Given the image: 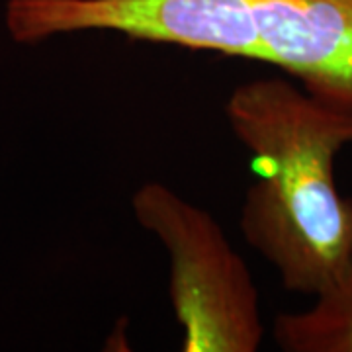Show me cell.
<instances>
[{
    "mask_svg": "<svg viewBox=\"0 0 352 352\" xmlns=\"http://www.w3.org/2000/svg\"><path fill=\"white\" fill-rule=\"evenodd\" d=\"M264 63L352 108V0H251Z\"/></svg>",
    "mask_w": 352,
    "mask_h": 352,
    "instance_id": "277c9868",
    "label": "cell"
},
{
    "mask_svg": "<svg viewBox=\"0 0 352 352\" xmlns=\"http://www.w3.org/2000/svg\"><path fill=\"white\" fill-rule=\"evenodd\" d=\"M272 331L286 352H352V266L311 307L278 315Z\"/></svg>",
    "mask_w": 352,
    "mask_h": 352,
    "instance_id": "5b68a950",
    "label": "cell"
},
{
    "mask_svg": "<svg viewBox=\"0 0 352 352\" xmlns=\"http://www.w3.org/2000/svg\"><path fill=\"white\" fill-rule=\"evenodd\" d=\"M131 210L168 254L182 351H258L264 337L258 289L214 215L163 182L135 190Z\"/></svg>",
    "mask_w": 352,
    "mask_h": 352,
    "instance_id": "7a4b0ae2",
    "label": "cell"
},
{
    "mask_svg": "<svg viewBox=\"0 0 352 352\" xmlns=\"http://www.w3.org/2000/svg\"><path fill=\"white\" fill-rule=\"evenodd\" d=\"M4 25L20 45L116 32L264 63L251 0H6Z\"/></svg>",
    "mask_w": 352,
    "mask_h": 352,
    "instance_id": "3957f363",
    "label": "cell"
},
{
    "mask_svg": "<svg viewBox=\"0 0 352 352\" xmlns=\"http://www.w3.org/2000/svg\"><path fill=\"white\" fill-rule=\"evenodd\" d=\"M226 116L256 173L241 206L243 237L284 288L319 296L352 266V200L335 180V159L352 145V108L268 76L235 88Z\"/></svg>",
    "mask_w": 352,
    "mask_h": 352,
    "instance_id": "6da1fadb",
    "label": "cell"
}]
</instances>
